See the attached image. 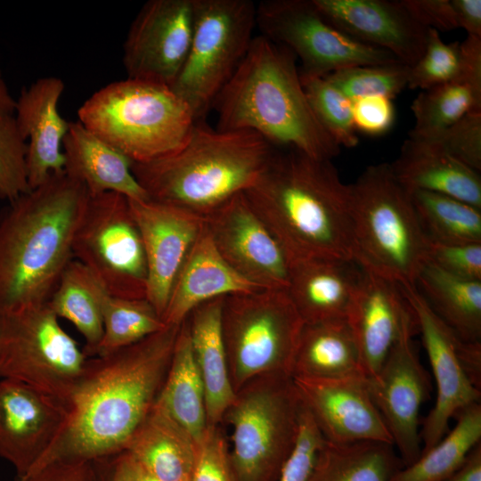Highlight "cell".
<instances>
[{"mask_svg":"<svg viewBox=\"0 0 481 481\" xmlns=\"http://www.w3.org/2000/svg\"><path fill=\"white\" fill-rule=\"evenodd\" d=\"M180 325L87 359L69 426L33 471L55 461H95L124 452L156 403Z\"/></svg>","mask_w":481,"mask_h":481,"instance_id":"6da1fadb","label":"cell"},{"mask_svg":"<svg viewBox=\"0 0 481 481\" xmlns=\"http://www.w3.org/2000/svg\"><path fill=\"white\" fill-rule=\"evenodd\" d=\"M276 151L244 192L284 250L288 262L310 257L354 259L349 185L331 160L293 148Z\"/></svg>","mask_w":481,"mask_h":481,"instance_id":"7a4b0ae2","label":"cell"},{"mask_svg":"<svg viewBox=\"0 0 481 481\" xmlns=\"http://www.w3.org/2000/svg\"><path fill=\"white\" fill-rule=\"evenodd\" d=\"M87 199L62 171L9 202L0 216V312L48 301L73 259Z\"/></svg>","mask_w":481,"mask_h":481,"instance_id":"3957f363","label":"cell"},{"mask_svg":"<svg viewBox=\"0 0 481 481\" xmlns=\"http://www.w3.org/2000/svg\"><path fill=\"white\" fill-rule=\"evenodd\" d=\"M296 56L262 35L254 37L212 109L220 130L253 131L272 145L331 160L340 147L314 115Z\"/></svg>","mask_w":481,"mask_h":481,"instance_id":"277c9868","label":"cell"},{"mask_svg":"<svg viewBox=\"0 0 481 481\" xmlns=\"http://www.w3.org/2000/svg\"><path fill=\"white\" fill-rule=\"evenodd\" d=\"M276 151L253 131L220 130L201 119L179 150L149 163H132V172L149 200L205 217L250 188Z\"/></svg>","mask_w":481,"mask_h":481,"instance_id":"5b68a950","label":"cell"},{"mask_svg":"<svg viewBox=\"0 0 481 481\" xmlns=\"http://www.w3.org/2000/svg\"><path fill=\"white\" fill-rule=\"evenodd\" d=\"M348 185L354 259L403 288L416 287L427 261L428 240L411 192L388 163L367 167Z\"/></svg>","mask_w":481,"mask_h":481,"instance_id":"8992f818","label":"cell"},{"mask_svg":"<svg viewBox=\"0 0 481 481\" xmlns=\"http://www.w3.org/2000/svg\"><path fill=\"white\" fill-rule=\"evenodd\" d=\"M78 122L132 163H149L179 150L195 119L167 86L129 78L94 92L77 110Z\"/></svg>","mask_w":481,"mask_h":481,"instance_id":"52a82bcc","label":"cell"},{"mask_svg":"<svg viewBox=\"0 0 481 481\" xmlns=\"http://www.w3.org/2000/svg\"><path fill=\"white\" fill-rule=\"evenodd\" d=\"M302 405L289 375H262L235 393L222 422L232 428L230 454L237 481L278 478L297 441Z\"/></svg>","mask_w":481,"mask_h":481,"instance_id":"ba28073f","label":"cell"},{"mask_svg":"<svg viewBox=\"0 0 481 481\" xmlns=\"http://www.w3.org/2000/svg\"><path fill=\"white\" fill-rule=\"evenodd\" d=\"M221 322L235 393L262 375L291 376L305 323L287 289L224 297Z\"/></svg>","mask_w":481,"mask_h":481,"instance_id":"9c48e42d","label":"cell"},{"mask_svg":"<svg viewBox=\"0 0 481 481\" xmlns=\"http://www.w3.org/2000/svg\"><path fill=\"white\" fill-rule=\"evenodd\" d=\"M87 359L47 302L0 312V378L70 405Z\"/></svg>","mask_w":481,"mask_h":481,"instance_id":"30bf717a","label":"cell"},{"mask_svg":"<svg viewBox=\"0 0 481 481\" xmlns=\"http://www.w3.org/2000/svg\"><path fill=\"white\" fill-rule=\"evenodd\" d=\"M256 13L257 4L250 0H196L189 53L170 86L195 121L212 110L245 57L257 27Z\"/></svg>","mask_w":481,"mask_h":481,"instance_id":"8fae6325","label":"cell"},{"mask_svg":"<svg viewBox=\"0 0 481 481\" xmlns=\"http://www.w3.org/2000/svg\"><path fill=\"white\" fill-rule=\"evenodd\" d=\"M72 256L91 271L109 295L146 298V255L126 196L112 192L88 193Z\"/></svg>","mask_w":481,"mask_h":481,"instance_id":"7c38bea8","label":"cell"},{"mask_svg":"<svg viewBox=\"0 0 481 481\" xmlns=\"http://www.w3.org/2000/svg\"><path fill=\"white\" fill-rule=\"evenodd\" d=\"M261 35L301 61L299 73L325 77L363 65L400 62L389 52L362 43L330 24L313 0H265L257 4Z\"/></svg>","mask_w":481,"mask_h":481,"instance_id":"4fadbf2b","label":"cell"},{"mask_svg":"<svg viewBox=\"0 0 481 481\" xmlns=\"http://www.w3.org/2000/svg\"><path fill=\"white\" fill-rule=\"evenodd\" d=\"M401 288L421 333L436 386L435 404L420 432L423 453L448 432L452 418L479 403L481 342L461 339L434 313L416 287Z\"/></svg>","mask_w":481,"mask_h":481,"instance_id":"5bb4252c","label":"cell"},{"mask_svg":"<svg viewBox=\"0 0 481 481\" xmlns=\"http://www.w3.org/2000/svg\"><path fill=\"white\" fill-rule=\"evenodd\" d=\"M196 0H149L130 25L123 45L127 77L171 86L187 59Z\"/></svg>","mask_w":481,"mask_h":481,"instance_id":"9a60e30c","label":"cell"},{"mask_svg":"<svg viewBox=\"0 0 481 481\" xmlns=\"http://www.w3.org/2000/svg\"><path fill=\"white\" fill-rule=\"evenodd\" d=\"M417 328L412 314L378 374L368 379L371 395L392 436L404 466L421 453L420 411L427 399L429 381L412 339Z\"/></svg>","mask_w":481,"mask_h":481,"instance_id":"2e32d148","label":"cell"},{"mask_svg":"<svg viewBox=\"0 0 481 481\" xmlns=\"http://www.w3.org/2000/svg\"><path fill=\"white\" fill-rule=\"evenodd\" d=\"M69 404L12 379L0 380V457L17 481L33 471L66 431Z\"/></svg>","mask_w":481,"mask_h":481,"instance_id":"e0dca14e","label":"cell"},{"mask_svg":"<svg viewBox=\"0 0 481 481\" xmlns=\"http://www.w3.org/2000/svg\"><path fill=\"white\" fill-rule=\"evenodd\" d=\"M204 219L217 251L234 271L264 289H287V256L244 192Z\"/></svg>","mask_w":481,"mask_h":481,"instance_id":"ac0fdd59","label":"cell"},{"mask_svg":"<svg viewBox=\"0 0 481 481\" xmlns=\"http://www.w3.org/2000/svg\"><path fill=\"white\" fill-rule=\"evenodd\" d=\"M292 379L304 405L328 443L378 441L393 445L392 436L372 400L364 376L335 379Z\"/></svg>","mask_w":481,"mask_h":481,"instance_id":"d6986e66","label":"cell"},{"mask_svg":"<svg viewBox=\"0 0 481 481\" xmlns=\"http://www.w3.org/2000/svg\"><path fill=\"white\" fill-rule=\"evenodd\" d=\"M148 269L146 299L162 318L182 265L205 226L204 217L170 204L128 199Z\"/></svg>","mask_w":481,"mask_h":481,"instance_id":"ffe728a7","label":"cell"},{"mask_svg":"<svg viewBox=\"0 0 481 481\" xmlns=\"http://www.w3.org/2000/svg\"><path fill=\"white\" fill-rule=\"evenodd\" d=\"M333 26L366 45L386 50L412 66L425 51L428 29L400 1L313 0Z\"/></svg>","mask_w":481,"mask_h":481,"instance_id":"44dd1931","label":"cell"},{"mask_svg":"<svg viewBox=\"0 0 481 481\" xmlns=\"http://www.w3.org/2000/svg\"><path fill=\"white\" fill-rule=\"evenodd\" d=\"M411 314L412 310L398 283L363 268L362 281L346 320L366 379L378 374Z\"/></svg>","mask_w":481,"mask_h":481,"instance_id":"7402d4cb","label":"cell"},{"mask_svg":"<svg viewBox=\"0 0 481 481\" xmlns=\"http://www.w3.org/2000/svg\"><path fill=\"white\" fill-rule=\"evenodd\" d=\"M64 91L57 77H43L23 88L15 102L14 118L27 142V173L30 189L53 174L64 171L62 141L69 122L60 114L58 104Z\"/></svg>","mask_w":481,"mask_h":481,"instance_id":"603a6c76","label":"cell"},{"mask_svg":"<svg viewBox=\"0 0 481 481\" xmlns=\"http://www.w3.org/2000/svg\"><path fill=\"white\" fill-rule=\"evenodd\" d=\"M363 268L355 260L310 257L289 261L287 290L304 323L346 319Z\"/></svg>","mask_w":481,"mask_h":481,"instance_id":"cb8c5ba5","label":"cell"},{"mask_svg":"<svg viewBox=\"0 0 481 481\" xmlns=\"http://www.w3.org/2000/svg\"><path fill=\"white\" fill-rule=\"evenodd\" d=\"M264 288L234 271L217 251L206 226L186 256L162 316L166 325H180L200 304Z\"/></svg>","mask_w":481,"mask_h":481,"instance_id":"d4e9b609","label":"cell"},{"mask_svg":"<svg viewBox=\"0 0 481 481\" xmlns=\"http://www.w3.org/2000/svg\"><path fill=\"white\" fill-rule=\"evenodd\" d=\"M62 151L64 171L90 195L112 192L130 200H149L132 172V161L78 121L69 122Z\"/></svg>","mask_w":481,"mask_h":481,"instance_id":"484cf974","label":"cell"},{"mask_svg":"<svg viewBox=\"0 0 481 481\" xmlns=\"http://www.w3.org/2000/svg\"><path fill=\"white\" fill-rule=\"evenodd\" d=\"M390 166L395 178L411 192H436L481 209L479 172L430 142L408 137L399 156Z\"/></svg>","mask_w":481,"mask_h":481,"instance_id":"4316f807","label":"cell"},{"mask_svg":"<svg viewBox=\"0 0 481 481\" xmlns=\"http://www.w3.org/2000/svg\"><path fill=\"white\" fill-rule=\"evenodd\" d=\"M222 298L196 306L187 316L193 357L205 392L207 425H221L235 397L222 333Z\"/></svg>","mask_w":481,"mask_h":481,"instance_id":"83f0119b","label":"cell"},{"mask_svg":"<svg viewBox=\"0 0 481 481\" xmlns=\"http://www.w3.org/2000/svg\"><path fill=\"white\" fill-rule=\"evenodd\" d=\"M197 444L154 404L125 451L160 481H188Z\"/></svg>","mask_w":481,"mask_h":481,"instance_id":"f1b7e54d","label":"cell"},{"mask_svg":"<svg viewBox=\"0 0 481 481\" xmlns=\"http://www.w3.org/2000/svg\"><path fill=\"white\" fill-rule=\"evenodd\" d=\"M355 376L364 375L347 320L305 323L295 353L291 377L335 379Z\"/></svg>","mask_w":481,"mask_h":481,"instance_id":"f546056e","label":"cell"},{"mask_svg":"<svg viewBox=\"0 0 481 481\" xmlns=\"http://www.w3.org/2000/svg\"><path fill=\"white\" fill-rule=\"evenodd\" d=\"M155 406L200 442L207 428L203 383L192 349L186 319L181 323Z\"/></svg>","mask_w":481,"mask_h":481,"instance_id":"4dcf8cb0","label":"cell"},{"mask_svg":"<svg viewBox=\"0 0 481 481\" xmlns=\"http://www.w3.org/2000/svg\"><path fill=\"white\" fill-rule=\"evenodd\" d=\"M416 287L434 313L461 339L480 342L481 281L456 277L426 261Z\"/></svg>","mask_w":481,"mask_h":481,"instance_id":"1f68e13d","label":"cell"},{"mask_svg":"<svg viewBox=\"0 0 481 481\" xmlns=\"http://www.w3.org/2000/svg\"><path fill=\"white\" fill-rule=\"evenodd\" d=\"M107 295L91 271L73 258L47 301L58 318L69 321L84 337L87 357L94 356L102 337V305Z\"/></svg>","mask_w":481,"mask_h":481,"instance_id":"d6a6232c","label":"cell"},{"mask_svg":"<svg viewBox=\"0 0 481 481\" xmlns=\"http://www.w3.org/2000/svg\"><path fill=\"white\" fill-rule=\"evenodd\" d=\"M459 80L481 85V38L468 36L447 44L429 28L425 51L410 68L407 87L426 90Z\"/></svg>","mask_w":481,"mask_h":481,"instance_id":"836d02e7","label":"cell"},{"mask_svg":"<svg viewBox=\"0 0 481 481\" xmlns=\"http://www.w3.org/2000/svg\"><path fill=\"white\" fill-rule=\"evenodd\" d=\"M394 448L378 441L334 444L325 440L314 481H390L404 467Z\"/></svg>","mask_w":481,"mask_h":481,"instance_id":"e575fe53","label":"cell"},{"mask_svg":"<svg viewBox=\"0 0 481 481\" xmlns=\"http://www.w3.org/2000/svg\"><path fill=\"white\" fill-rule=\"evenodd\" d=\"M454 427L390 481H444L464 462L481 440V405L474 404L455 417Z\"/></svg>","mask_w":481,"mask_h":481,"instance_id":"d590c367","label":"cell"},{"mask_svg":"<svg viewBox=\"0 0 481 481\" xmlns=\"http://www.w3.org/2000/svg\"><path fill=\"white\" fill-rule=\"evenodd\" d=\"M412 111L415 125L409 138L431 140L466 114L481 111V85L459 80L421 90Z\"/></svg>","mask_w":481,"mask_h":481,"instance_id":"8d00e7d4","label":"cell"},{"mask_svg":"<svg viewBox=\"0 0 481 481\" xmlns=\"http://www.w3.org/2000/svg\"><path fill=\"white\" fill-rule=\"evenodd\" d=\"M412 203L428 240L441 244L481 243V209L455 198L412 192Z\"/></svg>","mask_w":481,"mask_h":481,"instance_id":"74e56055","label":"cell"},{"mask_svg":"<svg viewBox=\"0 0 481 481\" xmlns=\"http://www.w3.org/2000/svg\"><path fill=\"white\" fill-rule=\"evenodd\" d=\"M102 337L94 356L129 346L167 326L146 298H123L109 294L102 305Z\"/></svg>","mask_w":481,"mask_h":481,"instance_id":"f35d334b","label":"cell"},{"mask_svg":"<svg viewBox=\"0 0 481 481\" xmlns=\"http://www.w3.org/2000/svg\"><path fill=\"white\" fill-rule=\"evenodd\" d=\"M299 75L311 108L330 136L339 147L357 146L359 140L353 120L352 100L325 77Z\"/></svg>","mask_w":481,"mask_h":481,"instance_id":"ab89813d","label":"cell"},{"mask_svg":"<svg viewBox=\"0 0 481 481\" xmlns=\"http://www.w3.org/2000/svg\"><path fill=\"white\" fill-rule=\"evenodd\" d=\"M410 68L402 62L355 66L325 77L351 100L371 95L392 99L407 87Z\"/></svg>","mask_w":481,"mask_h":481,"instance_id":"60d3db41","label":"cell"},{"mask_svg":"<svg viewBox=\"0 0 481 481\" xmlns=\"http://www.w3.org/2000/svg\"><path fill=\"white\" fill-rule=\"evenodd\" d=\"M27 142L13 114L0 115V198L9 202L29 192Z\"/></svg>","mask_w":481,"mask_h":481,"instance_id":"b9f144b4","label":"cell"},{"mask_svg":"<svg viewBox=\"0 0 481 481\" xmlns=\"http://www.w3.org/2000/svg\"><path fill=\"white\" fill-rule=\"evenodd\" d=\"M324 444V437L303 404L297 441L280 470L277 481H314Z\"/></svg>","mask_w":481,"mask_h":481,"instance_id":"7bdbcfd3","label":"cell"},{"mask_svg":"<svg viewBox=\"0 0 481 481\" xmlns=\"http://www.w3.org/2000/svg\"><path fill=\"white\" fill-rule=\"evenodd\" d=\"M189 481H237L228 443L220 425L207 426L196 446Z\"/></svg>","mask_w":481,"mask_h":481,"instance_id":"ee69618b","label":"cell"},{"mask_svg":"<svg viewBox=\"0 0 481 481\" xmlns=\"http://www.w3.org/2000/svg\"><path fill=\"white\" fill-rule=\"evenodd\" d=\"M470 168L481 170V111H471L428 140Z\"/></svg>","mask_w":481,"mask_h":481,"instance_id":"f6af8a7d","label":"cell"},{"mask_svg":"<svg viewBox=\"0 0 481 481\" xmlns=\"http://www.w3.org/2000/svg\"><path fill=\"white\" fill-rule=\"evenodd\" d=\"M427 261L456 277L481 281V243L441 244L428 240Z\"/></svg>","mask_w":481,"mask_h":481,"instance_id":"bcb514c9","label":"cell"},{"mask_svg":"<svg viewBox=\"0 0 481 481\" xmlns=\"http://www.w3.org/2000/svg\"><path fill=\"white\" fill-rule=\"evenodd\" d=\"M352 112L356 132L372 136L388 132L395 118L392 99L383 95L363 96L352 100Z\"/></svg>","mask_w":481,"mask_h":481,"instance_id":"7dc6e473","label":"cell"},{"mask_svg":"<svg viewBox=\"0 0 481 481\" xmlns=\"http://www.w3.org/2000/svg\"><path fill=\"white\" fill-rule=\"evenodd\" d=\"M405 8L422 26L436 30L459 29L451 0H402Z\"/></svg>","mask_w":481,"mask_h":481,"instance_id":"c3c4849f","label":"cell"},{"mask_svg":"<svg viewBox=\"0 0 481 481\" xmlns=\"http://www.w3.org/2000/svg\"><path fill=\"white\" fill-rule=\"evenodd\" d=\"M19 481H99L94 461H55Z\"/></svg>","mask_w":481,"mask_h":481,"instance_id":"681fc988","label":"cell"},{"mask_svg":"<svg viewBox=\"0 0 481 481\" xmlns=\"http://www.w3.org/2000/svg\"><path fill=\"white\" fill-rule=\"evenodd\" d=\"M459 28L468 36L481 38V0H451Z\"/></svg>","mask_w":481,"mask_h":481,"instance_id":"f907efd6","label":"cell"},{"mask_svg":"<svg viewBox=\"0 0 481 481\" xmlns=\"http://www.w3.org/2000/svg\"><path fill=\"white\" fill-rule=\"evenodd\" d=\"M94 462L99 481H130L129 456L126 452Z\"/></svg>","mask_w":481,"mask_h":481,"instance_id":"816d5d0a","label":"cell"},{"mask_svg":"<svg viewBox=\"0 0 481 481\" xmlns=\"http://www.w3.org/2000/svg\"><path fill=\"white\" fill-rule=\"evenodd\" d=\"M444 481H481V443L470 451L461 467Z\"/></svg>","mask_w":481,"mask_h":481,"instance_id":"f5cc1de1","label":"cell"},{"mask_svg":"<svg viewBox=\"0 0 481 481\" xmlns=\"http://www.w3.org/2000/svg\"><path fill=\"white\" fill-rule=\"evenodd\" d=\"M15 102L0 70V115L13 114Z\"/></svg>","mask_w":481,"mask_h":481,"instance_id":"db71d44e","label":"cell"},{"mask_svg":"<svg viewBox=\"0 0 481 481\" xmlns=\"http://www.w3.org/2000/svg\"><path fill=\"white\" fill-rule=\"evenodd\" d=\"M128 456L130 481H160L147 469H145L142 465H140L129 453Z\"/></svg>","mask_w":481,"mask_h":481,"instance_id":"11a10c76","label":"cell"},{"mask_svg":"<svg viewBox=\"0 0 481 481\" xmlns=\"http://www.w3.org/2000/svg\"><path fill=\"white\" fill-rule=\"evenodd\" d=\"M189 481V480H188Z\"/></svg>","mask_w":481,"mask_h":481,"instance_id":"9f6ffc18","label":"cell"}]
</instances>
